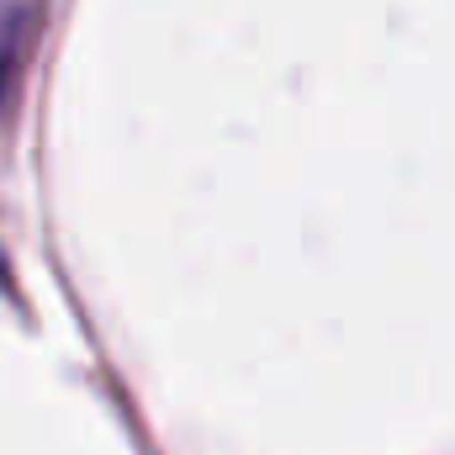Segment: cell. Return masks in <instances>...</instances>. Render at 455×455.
I'll return each mask as SVG.
<instances>
[{
	"instance_id": "obj_1",
	"label": "cell",
	"mask_w": 455,
	"mask_h": 455,
	"mask_svg": "<svg viewBox=\"0 0 455 455\" xmlns=\"http://www.w3.org/2000/svg\"><path fill=\"white\" fill-rule=\"evenodd\" d=\"M32 21H37L32 5H11V11H0V107H5V96H11V85H16V69H21V59H27Z\"/></svg>"
}]
</instances>
